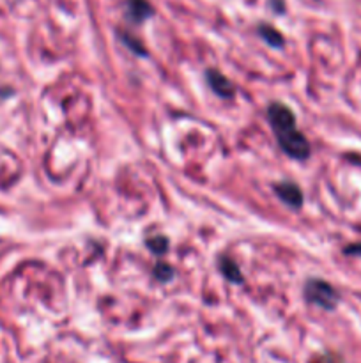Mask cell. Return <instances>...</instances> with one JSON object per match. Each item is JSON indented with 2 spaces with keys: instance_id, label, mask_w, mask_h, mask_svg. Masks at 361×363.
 Returning <instances> with one entry per match:
<instances>
[{
  "instance_id": "6da1fadb",
  "label": "cell",
  "mask_w": 361,
  "mask_h": 363,
  "mask_svg": "<svg viewBox=\"0 0 361 363\" xmlns=\"http://www.w3.org/2000/svg\"><path fill=\"white\" fill-rule=\"evenodd\" d=\"M267 119L271 128L275 131L280 147L287 152L291 158L306 160L310 156V146L305 135L296 128V117L291 110L282 103H273L267 110Z\"/></svg>"
},
{
  "instance_id": "7a4b0ae2",
  "label": "cell",
  "mask_w": 361,
  "mask_h": 363,
  "mask_svg": "<svg viewBox=\"0 0 361 363\" xmlns=\"http://www.w3.org/2000/svg\"><path fill=\"white\" fill-rule=\"evenodd\" d=\"M305 296L310 303H315V305L326 308V310L335 308V305L338 303L336 291L327 282L319 280V278H312V280L306 282Z\"/></svg>"
},
{
  "instance_id": "3957f363",
  "label": "cell",
  "mask_w": 361,
  "mask_h": 363,
  "mask_svg": "<svg viewBox=\"0 0 361 363\" xmlns=\"http://www.w3.org/2000/svg\"><path fill=\"white\" fill-rule=\"evenodd\" d=\"M275 190L280 199L284 200L287 206H291V208H299L301 204H303V193H301L299 186L294 185V183H280Z\"/></svg>"
},
{
  "instance_id": "277c9868",
  "label": "cell",
  "mask_w": 361,
  "mask_h": 363,
  "mask_svg": "<svg viewBox=\"0 0 361 363\" xmlns=\"http://www.w3.org/2000/svg\"><path fill=\"white\" fill-rule=\"evenodd\" d=\"M207 82H209L211 89H213L218 96H222V98H230V96H232L234 92L232 83L228 82L227 78H225L222 73H218V71L215 70L207 71Z\"/></svg>"
},
{
  "instance_id": "5b68a950",
  "label": "cell",
  "mask_w": 361,
  "mask_h": 363,
  "mask_svg": "<svg viewBox=\"0 0 361 363\" xmlns=\"http://www.w3.org/2000/svg\"><path fill=\"white\" fill-rule=\"evenodd\" d=\"M128 11L129 16L133 18L135 22H144L152 13L147 0H128Z\"/></svg>"
},
{
  "instance_id": "8992f818",
  "label": "cell",
  "mask_w": 361,
  "mask_h": 363,
  "mask_svg": "<svg viewBox=\"0 0 361 363\" xmlns=\"http://www.w3.org/2000/svg\"><path fill=\"white\" fill-rule=\"evenodd\" d=\"M219 266H222V273H224L228 280L234 282V284H241L243 282V275H241L239 268H237L234 260L224 257V259L219 260Z\"/></svg>"
},
{
  "instance_id": "52a82bcc",
  "label": "cell",
  "mask_w": 361,
  "mask_h": 363,
  "mask_svg": "<svg viewBox=\"0 0 361 363\" xmlns=\"http://www.w3.org/2000/svg\"><path fill=\"white\" fill-rule=\"evenodd\" d=\"M260 34H263V38L266 39L271 46H282V44H284V38H282V34H280L278 31H275L273 27L263 25L260 27Z\"/></svg>"
},
{
  "instance_id": "ba28073f",
  "label": "cell",
  "mask_w": 361,
  "mask_h": 363,
  "mask_svg": "<svg viewBox=\"0 0 361 363\" xmlns=\"http://www.w3.org/2000/svg\"><path fill=\"white\" fill-rule=\"evenodd\" d=\"M147 245H149V248H152L156 254H163V252L167 250V247H168V241L163 238V236H156V238L149 239V241H147Z\"/></svg>"
},
{
  "instance_id": "9c48e42d",
  "label": "cell",
  "mask_w": 361,
  "mask_h": 363,
  "mask_svg": "<svg viewBox=\"0 0 361 363\" xmlns=\"http://www.w3.org/2000/svg\"><path fill=\"white\" fill-rule=\"evenodd\" d=\"M172 268H168L165 264H159L158 268H156L155 275L159 278V280H168V278L172 277Z\"/></svg>"
},
{
  "instance_id": "30bf717a",
  "label": "cell",
  "mask_w": 361,
  "mask_h": 363,
  "mask_svg": "<svg viewBox=\"0 0 361 363\" xmlns=\"http://www.w3.org/2000/svg\"><path fill=\"white\" fill-rule=\"evenodd\" d=\"M345 254L361 255V243H358V245H353V247H347V248H345Z\"/></svg>"
}]
</instances>
